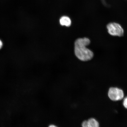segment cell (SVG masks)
I'll return each mask as SVG.
<instances>
[{"label":"cell","instance_id":"cell-6","mask_svg":"<svg viewBox=\"0 0 127 127\" xmlns=\"http://www.w3.org/2000/svg\"><path fill=\"white\" fill-rule=\"evenodd\" d=\"M123 105L125 108L127 109V96L124 100Z\"/></svg>","mask_w":127,"mask_h":127},{"label":"cell","instance_id":"cell-5","mask_svg":"<svg viewBox=\"0 0 127 127\" xmlns=\"http://www.w3.org/2000/svg\"><path fill=\"white\" fill-rule=\"evenodd\" d=\"M60 24L62 26L69 27L71 24V21L70 18L66 16H63L60 19Z\"/></svg>","mask_w":127,"mask_h":127},{"label":"cell","instance_id":"cell-8","mask_svg":"<svg viewBox=\"0 0 127 127\" xmlns=\"http://www.w3.org/2000/svg\"><path fill=\"white\" fill-rule=\"evenodd\" d=\"M49 127H56V126H55V125H50V126H49Z\"/></svg>","mask_w":127,"mask_h":127},{"label":"cell","instance_id":"cell-4","mask_svg":"<svg viewBox=\"0 0 127 127\" xmlns=\"http://www.w3.org/2000/svg\"><path fill=\"white\" fill-rule=\"evenodd\" d=\"M82 126L83 127H98L99 123L94 118H91L88 121H85L82 123Z\"/></svg>","mask_w":127,"mask_h":127},{"label":"cell","instance_id":"cell-2","mask_svg":"<svg viewBox=\"0 0 127 127\" xmlns=\"http://www.w3.org/2000/svg\"><path fill=\"white\" fill-rule=\"evenodd\" d=\"M108 32L113 36L121 37L123 36L124 30L121 25L116 23H109L107 26Z\"/></svg>","mask_w":127,"mask_h":127},{"label":"cell","instance_id":"cell-3","mask_svg":"<svg viewBox=\"0 0 127 127\" xmlns=\"http://www.w3.org/2000/svg\"><path fill=\"white\" fill-rule=\"evenodd\" d=\"M108 95L110 99L113 101L121 100L124 96L123 90L117 87H111L109 89Z\"/></svg>","mask_w":127,"mask_h":127},{"label":"cell","instance_id":"cell-7","mask_svg":"<svg viewBox=\"0 0 127 127\" xmlns=\"http://www.w3.org/2000/svg\"><path fill=\"white\" fill-rule=\"evenodd\" d=\"M3 46V43L0 39V50L2 48Z\"/></svg>","mask_w":127,"mask_h":127},{"label":"cell","instance_id":"cell-1","mask_svg":"<svg viewBox=\"0 0 127 127\" xmlns=\"http://www.w3.org/2000/svg\"><path fill=\"white\" fill-rule=\"evenodd\" d=\"M90 43V39L85 37L77 39L74 43V53L77 58L81 61H89L94 56L93 52L87 46Z\"/></svg>","mask_w":127,"mask_h":127}]
</instances>
